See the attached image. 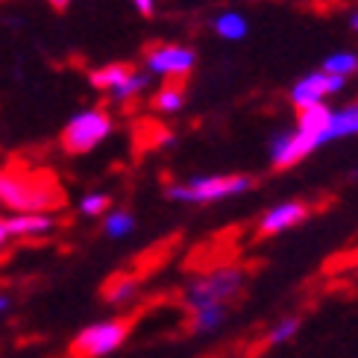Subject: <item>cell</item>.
I'll list each match as a JSON object with an SVG mask.
<instances>
[{
  "label": "cell",
  "mask_w": 358,
  "mask_h": 358,
  "mask_svg": "<svg viewBox=\"0 0 358 358\" xmlns=\"http://www.w3.org/2000/svg\"><path fill=\"white\" fill-rule=\"evenodd\" d=\"M252 188H256V179L250 173H200L185 182H171L165 194L173 203H220L241 197Z\"/></svg>",
  "instance_id": "1"
},
{
  "label": "cell",
  "mask_w": 358,
  "mask_h": 358,
  "mask_svg": "<svg viewBox=\"0 0 358 358\" xmlns=\"http://www.w3.org/2000/svg\"><path fill=\"white\" fill-rule=\"evenodd\" d=\"M247 285V271L238 264H220L212 271H203L197 276H191V282L185 285L182 296L185 306L203 308V306H229L235 296H241Z\"/></svg>",
  "instance_id": "2"
},
{
  "label": "cell",
  "mask_w": 358,
  "mask_h": 358,
  "mask_svg": "<svg viewBox=\"0 0 358 358\" xmlns=\"http://www.w3.org/2000/svg\"><path fill=\"white\" fill-rule=\"evenodd\" d=\"M0 203L12 212H50L62 206V194L53 185V179L33 176V173H9L0 171Z\"/></svg>",
  "instance_id": "3"
},
{
  "label": "cell",
  "mask_w": 358,
  "mask_h": 358,
  "mask_svg": "<svg viewBox=\"0 0 358 358\" xmlns=\"http://www.w3.org/2000/svg\"><path fill=\"white\" fill-rule=\"evenodd\" d=\"M115 129V121L106 109L100 106H88V109H80L77 115L68 117V124L62 129V150L71 153V156H85L97 150V147L112 136Z\"/></svg>",
  "instance_id": "4"
},
{
  "label": "cell",
  "mask_w": 358,
  "mask_h": 358,
  "mask_svg": "<svg viewBox=\"0 0 358 358\" xmlns=\"http://www.w3.org/2000/svg\"><path fill=\"white\" fill-rule=\"evenodd\" d=\"M129 338V320L124 317H109L97 320L71 341V355L73 358H103L117 352Z\"/></svg>",
  "instance_id": "5"
},
{
  "label": "cell",
  "mask_w": 358,
  "mask_h": 358,
  "mask_svg": "<svg viewBox=\"0 0 358 358\" xmlns=\"http://www.w3.org/2000/svg\"><path fill=\"white\" fill-rule=\"evenodd\" d=\"M197 68V50L179 41H162L144 50V71L159 80H185Z\"/></svg>",
  "instance_id": "6"
},
{
  "label": "cell",
  "mask_w": 358,
  "mask_h": 358,
  "mask_svg": "<svg viewBox=\"0 0 358 358\" xmlns=\"http://www.w3.org/2000/svg\"><path fill=\"white\" fill-rule=\"evenodd\" d=\"M347 88V77H338V73H326L320 71H308L303 73L300 80L291 85L288 100L294 109H306V106H315V103H323L326 97H335Z\"/></svg>",
  "instance_id": "7"
},
{
  "label": "cell",
  "mask_w": 358,
  "mask_h": 358,
  "mask_svg": "<svg viewBox=\"0 0 358 358\" xmlns=\"http://www.w3.org/2000/svg\"><path fill=\"white\" fill-rule=\"evenodd\" d=\"M317 147L308 136H303L300 129H282L271 138V147H267V153H271V165L276 171H288L294 165H300L306 156H311Z\"/></svg>",
  "instance_id": "8"
},
{
  "label": "cell",
  "mask_w": 358,
  "mask_h": 358,
  "mask_svg": "<svg viewBox=\"0 0 358 358\" xmlns=\"http://www.w3.org/2000/svg\"><path fill=\"white\" fill-rule=\"evenodd\" d=\"M303 220H308V203L303 200H285L271 206L259 220V235H282L294 227H300Z\"/></svg>",
  "instance_id": "9"
},
{
  "label": "cell",
  "mask_w": 358,
  "mask_h": 358,
  "mask_svg": "<svg viewBox=\"0 0 358 358\" xmlns=\"http://www.w3.org/2000/svg\"><path fill=\"white\" fill-rule=\"evenodd\" d=\"M6 227H9L12 238L36 241V238H50L59 229V217L50 212H12L6 217Z\"/></svg>",
  "instance_id": "10"
},
{
  "label": "cell",
  "mask_w": 358,
  "mask_h": 358,
  "mask_svg": "<svg viewBox=\"0 0 358 358\" xmlns=\"http://www.w3.org/2000/svg\"><path fill=\"white\" fill-rule=\"evenodd\" d=\"M329 117H332V106H326L323 103H315V106H306V109H296V129L308 136L315 141V147L326 144V127H329Z\"/></svg>",
  "instance_id": "11"
},
{
  "label": "cell",
  "mask_w": 358,
  "mask_h": 358,
  "mask_svg": "<svg viewBox=\"0 0 358 358\" xmlns=\"http://www.w3.org/2000/svg\"><path fill=\"white\" fill-rule=\"evenodd\" d=\"M212 33L223 41H244L250 33V21L244 12L238 9H223L212 18Z\"/></svg>",
  "instance_id": "12"
},
{
  "label": "cell",
  "mask_w": 358,
  "mask_h": 358,
  "mask_svg": "<svg viewBox=\"0 0 358 358\" xmlns=\"http://www.w3.org/2000/svg\"><path fill=\"white\" fill-rule=\"evenodd\" d=\"M355 136H358V100L347 103L341 109H332L329 127H326V144L341 138H355Z\"/></svg>",
  "instance_id": "13"
},
{
  "label": "cell",
  "mask_w": 358,
  "mask_h": 358,
  "mask_svg": "<svg viewBox=\"0 0 358 358\" xmlns=\"http://www.w3.org/2000/svg\"><path fill=\"white\" fill-rule=\"evenodd\" d=\"M150 83H153L150 73H147V71H138V68H132V71L127 73V80H124V83H117L112 92H109V100H112V103H129V100L141 97L147 88H150Z\"/></svg>",
  "instance_id": "14"
},
{
  "label": "cell",
  "mask_w": 358,
  "mask_h": 358,
  "mask_svg": "<svg viewBox=\"0 0 358 358\" xmlns=\"http://www.w3.org/2000/svg\"><path fill=\"white\" fill-rule=\"evenodd\" d=\"M229 317V306H203V308H194L191 311V323H194V332L197 335H212L217 332L223 323Z\"/></svg>",
  "instance_id": "15"
},
{
  "label": "cell",
  "mask_w": 358,
  "mask_h": 358,
  "mask_svg": "<svg viewBox=\"0 0 358 358\" xmlns=\"http://www.w3.org/2000/svg\"><path fill=\"white\" fill-rule=\"evenodd\" d=\"M129 71H132L129 62H106V65H100V68H94L92 73H88V83H92L97 92H106L109 94L117 83L127 80Z\"/></svg>",
  "instance_id": "16"
},
{
  "label": "cell",
  "mask_w": 358,
  "mask_h": 358,
  "mask_svg": "<svg viewBox=\"0 0 358 358\" xmlns=\"http://www.w3.org/2000/svg\"><path fill=\"white\" fill-rule=\"evenodd\" d=\"M153 109L162 112V115H179V112L185 109V88L179 85V83H173V80H168V83L156 92Z\"/></svg>",
  "instance_id": "17"
},
{
  "label": "cell",
  "mask_w": 358,
  "mask_h": 358,
  "mask_svg": "<svg viewBox=\"0 0 358 358\" xmlns=\"http://www.w3.org/2000/svg\"><path fill=\"white\" fill-rule=\"evenodd\" d=\"M100 220H103V235L106 238H117L121 241V238H129L136 232V215L127 212V208H109Z\"/></svg>",
  "instance_id": "18"
},
{
  "label": "cell",
  "mask_w": 358,
  "mask_h": 358,
  "mask_svg": "<svg viewBox=\"0 0 358 358\" xmlns=\"http://www.w3.org/2000/svg\"><path fill=\"white\" fill-rule=\"evenodd\" d=\"M326 73H338V77H355L358 73V53L352 50H335L323 59V65H320Z\"/></svg>",
  "instance_id": "19"
},
{
  "label": "cell",
  "mask_w": 358,
  "mask_h": 358,
  "mask_svg": "<svg viewBox=\"0 0 358 358\" xmlns=\"http://www.w3.org/2000/svg\"><path fill=\"white\" fill-rule=\"evenodd\" d=\"M136 296H138V279H132V276L115 279L106 288V303L109 306H127V303L136 300Z\"/></svg>",
  "instance_id": "20"
},
{
  "label": "cell",
  "mask_w": 358,
  "mask_h": 358,
  "mask_svg": "<svg viewBox=\"0 0 358 358\" xmlns=\"http://www.w3.org/2000/svg\"><path fill=\"white\" fill-rule=\"evenodd\" d=\"M109 203H112V197L106 191H88V194H83V197H80L77 212L83 217H103L109 212Z\"/></svg>",
  "instance_id": "21"
},
{
  "label": "cell",
  "mask_w": 358,
  "mask_h": 358,
  "mask_svg": "<svg viewBox=\"0 0 358 358\" xmlns=\"http://www.w3.org/2000/svg\"><path fill=\"white\" fill-rule=\"evenodd\" d=\"M300 326H303V320L296 317V315L282 317L279 323H273V326H271V332H267V344H271V347L285 344V341H291L296 332H300Z\"/></svg>",
  "instance_id": "22"
},
{
  "label": "cell",
  "mask_w": 358,
  "mask_h": 358,
  "mask_svg": "<svg viewBox=\"0 0 358 358\" xmlns=\"http://www.w3.org/2000/svg\"><path fill=\"white\" fill-rule=\"evenodd\" d=\"M132 6H136L138 15H144V18H153L156 15V6H159V0H129Z\"/></svg>",
  "instance_id": "23"
},
{
  "label": "cell",
  "mask_w": 358,
  "mask_h": 358,
  "mask_svg": "<svg viewBox=\"0 0 358 358\" xmlns=\"http://www.w3.org/2000/svg\"><path fill=\"white\" fill-rule=\"evenodd\" d=\"M15 241L12 238V232H9V227H6V217H0V259L6 256V250H9V244Z\"/></svg>",
  "instance_id": "24"
},
{
  "label": "cell",
  "mask_w": 358,
  "mask_h": 358,
  "mask_svg": "<svg viewBox=\"0 0 358 358\" xmlns=\"http://www.w3.org/2000/svg\"><path fill=\"white\" fill-rule=\"evenodd\" d=\"M48 3H50L53 9H68V6H71V0H48Z\"/></svg>",
  "instance_id": "25"
},
{
  "label": "cell",
  "mask_w": 358,
  "mask_h": 358,
  "mask_svg": "<svg viewBox=\"0 0 358 358\" xmlns=\"http://www.w3.org/2000/svg\"><path fill=\"white\" fill-rule=\"evenodd\" d=\"M350 27H352V33H358V9H352L350 15Z\"/></svg>",
  "instance_id": "26"
},
{
  "label": "cell",
  "mask_w": 358,
  "mask_h": 358,
  "mask_svg": "<svg viewBox=\"0 0 358 358\" xmlns=\"http://www.w3.org/2000/svg\"><path fill=\"white\" fill-rule=\"evenodd\" d=\"M6 308H9V296H3V294H0V315H3Z\"/></svg>",
  "instance_id": "27"
},
{
  "label": "cell",
  "mask_w": 358,
  "mask_h": 358,
  "mask_svg": "<svg viewBox=\"0 0 358 358\" xmlns=\"http://www.w3.org/2000/svg\"><path fill=\"white\" fill-rule=\"evenodd\" d=\"M352 179H358V171H352Z\"/></svg>",
  "instance_id": "28"
}]
</instances>
